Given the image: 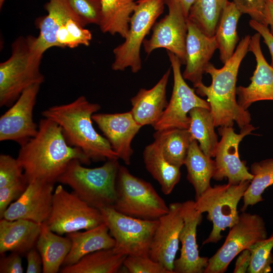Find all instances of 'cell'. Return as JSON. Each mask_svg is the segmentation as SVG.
<instances>
[{
	"instance_id": "cell-1",
	"label": "cell",
	"mask_w": 273,
	"mask_h": 273,
	"mask_svg": "<svg viewBox=\"0 0 273 273\" xmlns=\"http://www.w3.org/2000/svg\"><path fill=\"white\" fill-rule=\"evenodd\" d=\"M17 159L28 183L39 180L55 184L72 160L86 165L91 162L81 150L68 144L59 125L44 117L36 134L20 146Z\"/></svg>"
},
{
	"instance_id": "cell-2",
	"label": "cell",
	"mask_w": 273,
	"mask_h": 273,
	"mask_svg": "<svg viewBox=\"0 0 273 273\" xmlns=\"http://www.w3.org/2000/svg\"><path fill=\"white\" fill-rule=\"evenodd\" d=\"M250 39L249 35L242 38L222 68L217 69L209 63L205 72L211 76V84L206 86L202 82L194 87L197 94L207 97L215 127L233 126L235 122L241 129L251 120L250 113L241 107L236 99L239 69L249 51Z\"/></svg>"
},
{
	"instance_id": "cell-3",
	"label": "cell",
	"mask_w": 273,
	"mask_h": 273,
	"mask_svg": "<svg viewBox=\"0 0 273 273\" xmlns=\"http://www.w3.org/2000/svg\"><path fill=\"white\" fill-rule=\"evenodd\" d=\"M100 109L99 104L81 96L69 103L49 107L41 114L59 125L68 144L81 150L91 161L118 159L107 140L93 126L92 116Z\"/></svg>"
},
{
	"instance_id": "cell-4",
	"label": "cell",
	"mask_w": 273,
	"mask_h": 273,
	"mask_svg": "<svg viewBox=\"0 0 273 273\" xmlns=\"http://www.w3.org/2000/svg\"><path fill=\"white\" fill-rule=\"evenodd\" d=\"M11 49L10 57L0 64L1 107L11 106L25 89L44 80L40 70L44 53L38 46L37 37L20 36Z\"/></svg>"
},
{
	"instance_id": "cell-5",
	"label": "cell",
	"mask_w": 273,
	"mask_h": 273,
	"mask_svg": "<svg viewBox=\"0 0 273 273\" xmlns=\"http://www.w3.org/2000/svg\"><path fill=\"white\" fill-rule=\"evenodd\" d=\"M120 164L110 159L101 166L87 168L77 159L72 160L57 182L70 187L90 206L100 209L112 207L117 198L116 179Z\"/></svg>"
},
{
	"instance_id": "cell-6",
	"label": "cell",
	"mask_w": 273,
	"mask_h": 273,
	"mask_svg": "<svg viewBox=\"0 0 273 273\" xmlns=\"http://www.w3.org/2000/svg\"><path fill=\"white\" fill-rule=\"evenodd\" d=\"M117 198L113 208L128 216L157 220L169 210L165 201L149 182L119 166L116 179Z\"/></svg>"
},
{
	"instance_id": "cell-7",
	"label": "cell",
	"mask_w": 273,
	"mask_h": 273,
	"mask_svg": "<svg viewBox=\"0 0 273 273\" xmlns=\"http://www.w3.org/2000/svg\"><path fill=\"white\" fill-rule=\"evenodd\" d=\"M165 0H138L131 15L125 40L115 47L111 68L124 71L129 67L132 73L142 68L140 49L146 36L163 12Z\"/></svg>"
},
{
	"instance_id": "cell-8",
	"label": "cell",
	"mask_w": 273,
	"mask_h": 273,
	"mask_svg": "<svg viewBox=\"0 0 273 273\" xmlns=\"http://www.w3.org/2000/svg\"><path fill=\"white\" fill-rule=\"evenodd\" d=\"M250 181L238 184H227L210 186L196 198L194 206L200 213H207V218L212 223V229L203 244L216 243L222 238L221 232L231 228L238 220L237 207L243 198Z\"/></svg>"
},
{
	"instance_id": "cell-9",
	"label": "cell",
	"mask_w": 273,
	"mask_h": 273,
	"mask_svg": "<svg viewBox=\"0 0 273 273\" xmlns=\"http://www.w3.org/2000/svg\"><path fill=\"white\" fill-rule=\"evenodd\" d=\"M104 222L115 240L113 250L126 256H149L157 220H145L123 214L111 207L100 209Z\"/></svg>"
},
{
	"instance_id": "cell-10",
	"label": "cell",
	"mask_w": 273,
	"mask_h": 273,
	"mask_svg": "<svg viewBox=\"0 0 273 273\" xmlns=\"http://www.w3.org/2000/svg\"><path fill=\"white\" fill-rule=\"evenodd\" d=\"M45 222L53 232L62 235L94 228L104 219L100 210L60 185L54 192L51 211Z\"/></svg>"
},
{
	"instance_id": "cell-11",
	"label": "cell",
	"mask_w": 273,
	"mask_h": 273,
	"mask_svg": "<svg viewBox=\"0 0 273 273\" xmlns=\"http://www.w3.org/2000/svg\"><path fill=\"white\" fill-rule=\"evenodd\" d=\"M267 238L263 219L256 214L245 212L230 229L225 241L208 259L204 273H223L233 259L243 250Z\"/></svg>"
},
{
	"instance_id": "cell-12",
	"label": "cell",
	"mask_w": 273,
	"mask_h": 273,
	"mask_svg": "<svg viewBox=\"0 0 273 273\" xmlns=\"http://www.w3.org/2000/svg\"><path fill=\"white\" fill-rule=\"evenodd\" d=\"M167 52L173 75V86L167 106L158 121L153 126L155 130L169 129H188L190 111L195 107L210 109L209 103L196 94L185 81L181 73L182 64L173 53Z\"/></svg>"
},
{
	"instance_id": "cell-13",
	"label": "cell",
	"mask_w": 273,
	"mask_h": 273,
	"mask_svg": "<svg viewBox=\"0 0 273 273\" xmlns=\"http://www.w3.org/2000/svg\"><path fill=\"white\" fill-rule=\"evenodd\" d=\"M168 12L153 26L149 39L143 45L148 55L159 48H164L175 54L182 64H186V43L188 32L187 17L185 15L179 0H165Z\"/></svg>"
},
{
	"instance_id": "cell-14",
	"label": "cell",
	"mask_w": 273,
	"mask_h": 273,
	"mask_svg": "<svg viewBox=\"0 0 273 273\" xmlns=\"http://www.w3.org/2000/svg\"><path fill=\"white\" fill-rule=\"evenodd\" d=\"M254 129L250 124L242 127L239 133L235 132L233 126L219 127L221 139L214 156L215 170L212 178L221 180L227 178L228 183L234 185L252 179L253 175L249 172L245 161L240 158L239 146L242 139Z\"/></svg>"
},
{
	"instance_id": "cell-15",
	"label": "cell",
	"mask_w": 273,
	"mask_h": 273,
	"mask_svg": "<svg viewBox=\"0 0 273 273\" xmlns=\"http://www.w3.org/2000/svg\"><path fill=\"white\" fill-rule=\"evenodd\" d=\"M40 85L34 84L25 89L1 116L0 141H13L21 146L36 134L33 111Z\"/></svg>"
},
{
	"instance_id": "cell-16",
	"label": "cell",
	"mask_w": 273,
	"mask_h": 273,
	"mask_svg": "<svg viewBox=\"0 0 273 273\" xmlns=\"http://www.w3.org/2000/svg\"><path fill=\"white\" fill-rule=\"evenodd\" d=\"M183 225L181 203H170L168 212L158 219V224L151 244L150 257L162 264L170 273H174V262Z\"/></svg>"
},
{
	"instance_id": "cell-17",
	"label": "cell",
	"mask_w": 273,
	"mask_h": 273,
	"mask_svg": "<svg viewBox=\"0 0 273 273\" xmlns=\"http://www.w3.org/2000/svg\"><path fill=\"white\" fill-rule=\"evenodd\" d=\"M54 186V183L39 180L30 182L21 196L9 205L1 218L45 222L52 209Z\"/></svg>"
},
{
	"instance_id": "cell-18",
	"label": "cell",
	"mask_w": 273,
	"mask_h": 273,
	"mask_svg": "<svg viewBox=\"0 0 273 273\" xmlns=\"http://www.w3.org/2000/svg\"><path fill=\"white\" fill-rule=\"evenodd\" d=\"M184 225L179 234L181 244L180 254L174 262V273H203L208 265L207 257L199 255L196 241L197 226L202 219V213L195 207L194 201L181 203Z\"/></svg>"
},
{
	"instance_id": "cell-19",
	"label": "cell",
	"mask_w": 273,
	"mask_h": 273,
	"mask_svg": "<svg viewBox=\"0 0 273 273\" xmlns=\"http://www.w3.org/2000/svg\"><path fill=\"white\" fill-rule=\"evenodd\" d=\"M93 120L103 132L113 150L126 165H129L133 151L131 144L142 127L131 111L117 113H97Z\"/></svg>"
},
{
	"instance_id": "cell-20",
	"label": "cell",
	"mask_w": 273,
	"mask_h": 273,
	"mask_svg": "<svg viewBox=\"0 0 273 273\" xmlns=\"http://www.w3.org/2000/svg\"><path fill=\"white\" fill-rule=\"evenodd\" d=\"M260 34L251 36L249 51L255 57L256 66L251 83L247 86L237 87L239 105L247 110L253 103L264 100L273 101V67L266 61L260 47Z\"/></svg>"
},
{
	"instance_id": "cell-21",
	"label": "cell",
	"mask_w": 273,
	"mask_h": 273,
	"mask_svg": "<svg viewBox=\"0 0 273 273\" xmlns=\"http://www.w3.org/2000/svg\"><path fill=\"white\" fill-rule=\"evenodd\" d=\"M187 26L186 68L182 75L195 87L202 83L205 69L218 47L215 35H206L188 18Z\"/></svg>"
},
{
	"instance_id": "cell-22",
	"label": "cell",
	"mask_w": 273,
	"mask_h": 273,
	"mask_svg": "<svg viewBox=\"0 0 273 273\" xmlns=\"http://www.w3.org/2000/svg\"><path fill=\"white\" fill-rule=\"evenodd\" d=\"M171 73L169 68L151 88H141L130 99L131 112L142 126H154L160 119L167 106L166 86Z\"/></svg>"
},
{
	"instance_id": "cell-23",
	"label": "cell",
	"mask_w": 273,
	"mask_h": 273,
	"mask_svg": "<svg viewBox=\"0 0 273 273\" xmlns=\"http://www.w3.org/2000/svg\"><path fill=\"white\" fill-rule=\"evenodd\" d=\"M41 223L26 219L0 220V254H26L36 246Z\"/></svg>"
},
{
	"instance_id": "cell-24",
	"label": "cell",
	"mask_w": 273,
	"mask_h": 273,
	"mask_svg": "<svg viewBox=\"0 0 273 273\" xmlns=\"http://www.w3.org/2000/svg\"><path fill=\"white\" fill-rule=\"evenodd\" d=\"M66 235L71 241V247L63 266L74 264L89 253L113 248L115 246V240L104 222L83 232L77 231Z\"/></svg>"
},
{
	"instance_id": "cell-25",
	"label": "cell",
	"mask_w": 273,
	"mask_h": 273,
	"mask_svg": "<svg viewBox=\"0 0 273 273\" xmlns=\"http://www.w3.org/2000/svg\"><path fill=\"white\" fill-rule=\"evenodd\" d=\"M44 8L48 14L38 18L35 21L39 30L37 37V44L43 53L50 48L57 47L56 33L60 26L65 21L72 18L80 24L67 0H49Z\"/></svg>"
},
{
	"instance_id": "cell-26",
	"label": "cell",
	"mask_w": 273,
	"mask_h": 273,
	"mask_svg": "<svg viewBox=\"0 0 273 273\" xmlns=\"http://www.w3.org/2000/svg\"><path fill=\"white\" fill-rule=\"evenodd\" d=\"M35 247L42 258V272L56 273L70 251L71 242L67 236L53 232L43 222Z\"/></svg>"
},
{
	"instance_id": "cell-27",
	"label": "cell",
	"mask_w": 273,
	"mask_h": 273,
	"mask_svg": "<svg viewBox=\"0 0 273 273\" xmlns=\"http://www.w3.org/2000/svg\"><path fill=\"white\" fill-rule=\"evenodd\" d=\"M143 159L146 168L159 183L162 192L166 195L170 194L180 180V168L167 161L155 141L145 148Z\"/></svg>"
},
{
	"instance_id": "cell-28",
	"label": "cell",
	"mask_w": 273,
	"mask_h": 273,
	"mask_svg": "<svg viewBox=\"0 0 273 273\" xmlns=\"http://www.w3.org/2000/svg\"><path fill=\"white\" fill-rule=\"evenodd\" d=\"M184 165L187 169V179L193 185L197 198L211 186L210 180L215 170V160L204 154L198 142L194 140L191 143Z\"/></svg>"
},
{
	"instance_id": "cell-29",
	"label": "cell",
	"mask_w": 273,
	"mask_h": 273,
	"mask_svg": "<svg viewBox=\"0 0 273 273\" xmlns=\"http://www.w3.org/2000/svg\"><path fill=\"white\" fill-rule=\"evenodd\" d=\"M101 19L99 25L103 33L118 34L125 38L129 27L135 2L134 0H101Z\"/></svg>"
},
{
	"instance_id": "cell-30",
	"label": "cell",
	"mask_w": 273,
	"mask_h": 273,
	"mask_svg": "<svg viewBox=\"0 0 273 273\" xmlns=\"http://www.w3.org/2000/svg\"><path fill=\"white\" fill-rule=\"evenodd\" d=\"M127 256L117 253L113 248L89 253L71 265L63 266L62 273H116Z\"/></svg>"
},
{
	"instance_id": "cell-31",
	"label": "cell",
	"mask_w": 273,
	"mask_h": 273,
	"mask_svg": "<svg viewBox=\"0 0 273 273\" xmlns=\"http://www.w3.org/2000/svg\"><path fill=\"white\" fill-rule=\"evenodd\" d=\"M242 14L233 2L223 9L215 33L220 60L224 64L234 54L239 40L237 25Z\"/></svg>"
},
{
	"instance_id": "cell-32",
	"label": "cell",
	"mask_w": 273,
	"mask_h": 273,
	"mask_svg": "<svg viewBox=\"0 0 273 273\" xmlns=\"http://www.w3.org/2000/svg\"><path fill=\"white\" fill-rule=\"evenodd\" d=\"M153 137L160 146L167 161L180 168L184 165L191 143L194 140L188 129L156 130Z\"/></svg>"
},
{
	"instance_id": "cell-33",
	"label": "cell",
	"mask_w": 273,
	"mask_h": 273,
	"mask_svg": "<svg viewBox=\"0 0 273 273\" xmlns=\"http://www.w3.org/2000/svg\"><path fill=\"white\" fill-rule=\"evenodd\" d=\"M189 115L190 122L188 130L192 139L199 143V147L204 154L211 158L214 157L218 141L210 110L195 107Z\"/></svg>"
},
{
	"instance_id": "cell-34",
	"label": "cell",
	"mask_w": 273,
	"mask_h": 273,
	"mask_svg": "<svg viewBox=\"0 0 273 273\" xmlns=\"http://www.w3.org/2000/svg\"><path fill=\"white\" fill-rule=\"evenodd\" d=\"M228 0H195L188 18L206 35H215L223 8Z\"/></svg>"
},
{
	"instance_id": "cell-35",
	"label": "cell",
	"mask_w": 273,
	"mask_h": 273,
	"mask_svg": "<svg viewBox=\"0 0 273 273\" xmlns=\"http://www.w3.org/2000/svg\"><path fill=\"white\" fill-rule=\"evenodd\" d=\"M251 173L253 177L246 190L242 211L263 200L262 195L265 190L273 185V159H267L253 163Z\"/></svg>"
},
{
	"instance_id": "cell-36",
	"label": "cell",
	"mask_w": 273,
	"mask_h": 273,
	"mask_svg": "<svg viewBox=\"0 0 273 273\" xmlns=\"http://www.w3.org/2000/svg\"><path fill=\"white\" fill-rule=\"evenodd\" d=\"M92 39L90 31L72 18L60 26L56 36L57 47L63 48H75L80 45L88 46Z\"/></svg>"
},
{
	"instance_id": "cell-37",
	"label": "cell",
	"mask_w": 273,
	"mask_h": 273,
	"mask_svg": "<svg viewBox=\"0 0 273 273\" xmlns=\"http://www.w3.org/2000/svg\"><path fill=\"white\" fill-rule=\"evenodd\" d=\"M272 248L273 234L269 238L259 241L250 246L249 249L251 252V258L247 272L268 273L271 271Z\"/></svg>"
},
{
	"instance_id": "cell-38",
	"label": "cell",
	"mask_w": 273,
	"mask_h": 273,
	"mask_svg": "<svg viewBox=\"0 0 273 273\" xmlns=\"http://www.w3.org/2000/svg\"><path fill=\"white\" fill-rule=\"evenodd\" d=\"M73 13L77 17L81 25L84 27L88 24L99 25L101 19L102 6L101 0H67Z\"/></svg>"
},
{
	"instance_id": "cell-39",
	"label": "cell",
	"mask_w": 273,
	"mask_h": 273,
	"mask_svg": "<svg viewBox=\"0 0 273 273\" xmlns=\"http://www.w3.org/2000/svg\"><path fill=\"white\" fill-rule=\"evenodd\" d=\"M123 265L130 273H170L149 256H127Z\"/></svg>"
},
{
	"instance_id": "cell-40",
	"label": "cell",
	"mask_w": 273,
	"mask_h": 273,
	"mask_svg": "<svg viewBox=\"0 0 273 273\" xmlns=\"http://www.w3.org/2000/svg\"><path fill=\"white\" fill-rule=\"evenodd\" d=\"M24 176L22 167L17 159L2 154L0 155V188L16 182Z\"/></svg>"
},
{
	"instance_id": "cell-41",
	"label": "cell",
	"mask_w": 273,
	"mask_h": 273,
	"mask_svg": "<svg viewBox=\"0 0 273 273\" xmlns=\"http://www.w3.org/2000/svg\"><path fill=\"white\" fill-rule=\"evenodd\" d=\"M28 184L24 176L16 182L0 188V218L9 205L21 196Z\"/></svg>"
},
{
	"instance_id": "cell-42",
	"label": "cell",
	"mask_w": 273,
	"mask_h": 273,
	"mask_svg": "<svg viewBox=\"0 0 273 273\" xmlns=\"http://www.w3.org/2000/svg\"><path fill=\"white\" fill-rule=\"evenodd\" d=\"M233 2L242 14H247L252 20L266 25V0H233Z\"/></svg>"
},
{
	"instance_id": "cell-43",
	"label": "cell",
	"mask_w": 273,
	"mask_h": 273,
	"mask_svg": "<svg viewBox=\"0 0 273 273\" xmlns=\"http://www.w3.org/2000/svg\"><path fill=\"white\" fill-rule=\"evenodd\" d=\"M0 259L1 273H23L24 269L20 254L11 252L7 256L2 254Z\"/></svg>"
},
{
	"instance_id": "cell-44",
	"label": "cell",
	"mask_w": 273,
	"mask_h": 273,
	"mask_svg": "<svg viewBox=\"0 0 273 273\" xmlns=\"http://www.w3.org/2000/svg\"><path fill=\"white\" fill-rule=\"evenodd\" d=\"M250 27L259 33L263 39L264 43L267 46L271 56L270 65L273 67V34L270 32L267 26L251 19L249 21Z\"/></svg>"
},
{
	"instance_id": "cell-45",
	"label": "cell",
	"mask_w": 273,
	"mask_h": 273,
	"mask_svg": "<svg viewBox=\"0 0 273 273\" xmlns=\"http://www.w3.org/2000/svg\"><path fill=\"white\" fill-rule=\"evenodd\" d=\"M27 273H40L42 271V260L36 248H33L26 253Z\"/></svg>"
},
{
	"instance_id": "cell-46",
	"label": "cell",
	"mask_w": 273,
	"mask_h": 273,
	"mask_svg": "<svg viewBox=\"0 0 273 273\" xmlns=\"http://www.w3.org/2000/svg\"><path fill=\"white\" fill-rule=\"evenodd\" d=\"M251 254L249 249H246L240 252L235 263L234 273H245L247 272L251 262Z\"/></svg>"
},
{
	"instance_id": "cell-47",
	"label": "cell",
	"mask_w": 273,
	"mask_h": 273,
	"mask_svg": "<svg viewBox=\"0 0 273 273\" xmlns=\"http://www.w3.org/2000/svg\"><path fill=\"white\" fill-rule=\"evenodd\" d=\"M266 25L270 26V32L273 34V0H266Z\"/></svg>"
},
{
	"instance_id": "cell-48",
	"label": "cell",
	"mask_w": 273,
	"mask_h": 273,
	"mask_svg": "<svg viewBox=\"0 0 273 273\" xmlns=\"http://www.w3.org/2000/svg\"><path fill=\"white\" fill-rule=\"evenodd\" d=\"M195 0H179L183 12L188 18L190 9Z\"/></svg>"
},
{
	"instance_id": "cell-49",
	"label": "cell",
	"mask_w": 273,
	"mask_h": 273,
	"mask_svg": "<svg viewBox=\"0 0 273 273\" xmlns=\"http://www.w3.org/2000/svg\"><path fill=\"white\" fill-rule=\"evenodd\" d=\"M5 0H0V8L1 9Z\"/></svg>"
}]
</instances>
